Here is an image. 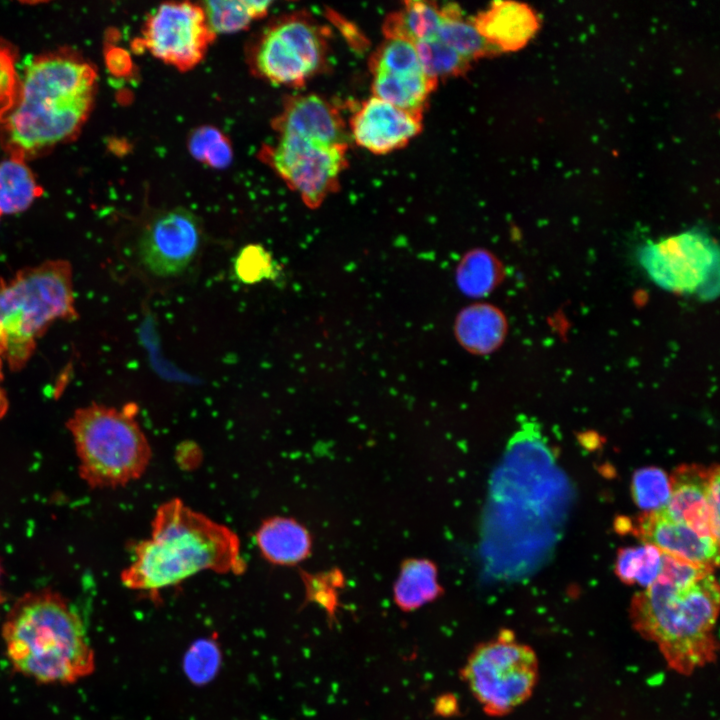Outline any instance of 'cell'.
<instances>
[{
  "label": "cell",
  "mask_w": 720,
  "mask_h": 720,
  "mask_svg": "<svg viewBox=\"0 0 720 720\" xmlns=\"http://www.w3.org/2000/svg\"><path fill=\"white\" fill-rule=\"evenodd\" d=\"M245 569L238 536L174 498L158 508L151 537L136 545L121 581L133 590L157 592L204 570L241 574Z\"/></svg>",
  "instance_id": "cell-1"
},
{
  "label": "cell",
  "mask_w": 720,
  "mask_h": 720,
  "mask_svg": "<svg viewBox=\"0 0 720 720\" xmlns=\"http://www.w3.org/2000/svg\"><path fill=\"white\" fill-rule=\"evenodd\" d=\"M95 89L96 71L79 56L61 51L35 58L4 120L12 157L23 159L74 136L87 119Z\"/></svg>",
  "instance_id": "cell-2"
},
{
  "label": "cell",
  "mask_w": 720,
  "mask_h": 720,
  "mask_svg": "<svg viewBox=\"0 0 720 720\" xmlns=\"http://www.w3.org/2000/svg\"><path fill=\"white\" fill-rule=\"evenodd\" d=\"M1 635L12 667L39 683L72 684L94 670V652L80 615L50 588L18 598L5 617Z\"/></svg>",
  "instance_id": "cell-3"
},
{
  "label": "cell",
  "mask_w": 720,
  "mask_h": 720,
  "mask_svg": "<svg viewBox=\"0 0 720 720\" xmlns=\"http://www.w3.org/2000/svg\"><path fill=\"white\" fill-rule=\"evenodd\" d=\"M719 592L713 573L688 584L656 580L633 596L632 625L673 670L688 675L716 658Z\"/></svg>",
  "instance_id": "cell-4"
},
{
  "label": "cell",
  "mask_w": 720,
  "mask_h": 720,
  "mask_svg": "<svg viewBox=\"0 0 720 720\" xmlns=\"http://www.w3.org/2000/svg\"><path fill=\"white\" fill-rule=\"evenodd\" d=\"M77 317L73 272L63 259L0 277V351L10 370L31 359L38 340L57 321Z\"/></svg>",
  "instance_id": "cell-5"
},
{
  "label": "cell",
  "mask_w": 720,
  "mask_h": 720,
  "mask_svg": "<svg viewBox=\"0 0 720 720\" xmlns=\"http://www.w3.org/2000/svg\"><path fill=\"white\" fill-rule=\"evenodd\" d=\"M136 412L132 403L122 408L92 403L67 420L80 478L90 488L125 486L146 471L152 452Z\"/></svg>",
  "instance_id": "cell-6"
},
{
  "label": "cell",
  "mask_w": 720,
  "mask_h": 720,
  "mask_svg": "<svg viewBox=\"0 0 720 720\" xmlns=\"http://www.w3.org/2000/svg\"><path fill=\"white\" fill-rule=\"evenodd\" d=\"M461 675L485 713L504 716L531 696L537 682V657L532 648L504 630L473 648Z\"/></svg>",
  "instance_id": "cell-7"
},
{
  "label": "cell",
  "mask_w": 720,
  "mask_h": 720,
  "mask_svg": "<svg viewBox=\"0 0 720 720\" xmlns=\"http://www.w3.org/2000/svg\"><path fill=\"white\" fill-rule=\"evenodd\" d=\"M326 57L322 27L304 13H295L263 31L252 49L251 63L265 80L298 87L320 72Z\"/></svg>",
  "instance_id": "cell-8"
},
{
  "label": "cell",
  "mask_w": 720,
  "mask_h": 720,
  "mask_svg": "<svg viewBox=\"0 0 720 720\" xmlns=\"http://www.w3.org/2000/svg\"><path fill=\"white\" fill-rule=\"evenodd\" d=\"M638 257L648 277L662 289L703 297L718 291L719 250L702 230L649 241L640 248Z\"/></svg>",
  "instance_id": "cell-9"
},
{
  "label": "cell",
  "mask_w": 720,
  "mask_h": 720,
  "mask_svg": "<svg viewBox=\"0 0 720 720\" xmlns=\"http://www.w3.org/2000/svg\"><path fill=\"white\" fill-rule=\"evenodd\" d=\"M347 149L279 136L275 144L263 146L260 158L314 209L336 191L347 166Z\"/></svg>",
  "instance_id": "cell-10"
},
{
  "label": "cell",
  "mask_w": 720,
  "mask_h": 720,
  "mask_svg": "<svg viewBox=\"0 0 720 720\" xmlns=\"http://www.w3.org/2000/svg\"><path fill=\"white\" fill-rule=\"evenodd\" d=\"M215 36L202 6L166 2L148 16L139 42L165 64L188 71L203 60Z\"/></svg>",
  "instance_id": "cell-11"
},
{
  "label": "cell",
  "mask_w": 720,
  "mask_h": 720,
  "mask_svg": "<svg viewBox=\"0 0 720 720\" xmlns=\"http://www.w3.org/2000/svg\"><path fill=\"white\" fill-rule=\"evenodd\" d=\"M202 242L200 219L187 209L173 208L159 212L146 223L137 240L136 255L152 276L176 278L195 261Z\"/></svg>",
  "instance_id": "cell-12"
},
{
  "label": "cell",
  "mask_w": 720,
  "mask_h": 720,
  "mask_svg": "<svg viewBox=\"0 0 720 720\" xmlns=\"http://www.w3.org/2000/svg\"><path fill=\"white\" fill-rule=\"evenodd\" d=\"M645 544L692 564L714 571L719 562V543L703 537L684 523L669 518L661 509L619 521Z\"/></svg>",
  "instance_id": "cell-13"
},
{
  "label": "cell",
  "mask_w": 720,
  "mask_h": 720,
  "mask_svg": "<svg viewBox=\"0 0 720 720\" xmlns=\"http://www.w3.org/2000/svg\"><path fill=\"white\" fill-rule=\"evenodd\" d=\"M422 118L372 96L352 116L351 137L374 154H387L403 148L421 132Z\"/></svg>",
  "instance_id": "cell-14"
},
{
  "label": "cell",
  "mask_w": 720,
  "mask_h": 720,
  "mask_svg": "<svg viewBox=\"0 0 720 720\" xmlns=\"http://www.w3.org/2000/svg\"><path fill=\"white\" fill-rule=\"evenodd\" d=\"M277 136L303 138L326 146L348 147L349 136L341 113L334 104L316 94L286 98L272 121Z\"/></svg>",
  "instance_id": "cell-15"
},
{
  "label": "cell",
  "mask_w": 720,
  "mask_h": 720,
  "mask_svg": "<svg viewBox=\"0 0 720 720\" xmlns=\"http://www.w3.org/2000/svg\"><path fill=\"white\" fill-rule=\"evenodd\" d=\"M717 465H682L671 477V493L661 510L672 520L692 528L699 535L719 543V522L712 516L708 488Z\"/></svg>",
  "instance_id": "cell-16"
},
{
  "label": "cell",
  "mask_w": 720,
  "mask_h": 720,
  "mask_svg": "<svg viewBox=\"0 0 720 720\" xmlns=\"http://www.w3.org/2000/svg\"><path fill=\"white\" fill-rule=\"evenodd\" d=\"M470 19L496 53L523 48L539 28L536 12L515 1H494Z\"/></svg>",
  "instance_id": "cell-17"
},
{
  "label": "cell",
  "mask_w": 720,
  "mask_h": 720,
  "mask_svg": "<svg viewBox=\"0 0 720 720\" xmlns=\"http://www.w3.org/2000/svg\"><path fill=\"white\" fill-rule=\"evenodd\" d=\"M256 542L267 561L283 566L300 563L310 555L312 548L308 530L286 517L265 520L256 532Z\"/></svg>",
  "instance_id": "cell-18"
},
{
  "label": "cell",
  "mask_w": 720,
  "mask_h": 720,
  "mask_svg": "<svg viewBox=\"0 0 720 720\" xmlns=\"http://www.w3.org/2000/svg\"><path fill=\"white\" fill-rule=\"evenodd\" d=\"M456 337L474 354H488L497 349L507 332L503 313L491 304L476 303L462 310L456 319Z\"/></svg>",
  "instance_id": "cell-19"
},
{
  "label": "cell",
  "mask_w": 720,
  "mask_h": 720,
  "mask_svg": "<svg viewBox=\"0 0 720 720\" xmlns=\"http://www.w3.org/2000/svg\"><path fill=\"white\" fill-rule=\"evenodd\" d=\"M373 96L407 112L423 116L425 106L438 81L423 69L372 73Z\"/></svg>",
  "instance_id": "cell-20"
},
{
  "label": "cell",
  "mask_w": 720,
  "mask_h": 720,
  "mask_svg": "<svg viewBox=\"0 0 720 720\" xmlns=\"http://www.w3.org/2000/svg\"><path fill=\"white\" fill-rule=\"evenodd\" d=\"M443 589L434 562L424 558L405 560L393 586V600L404 612H412L437 600Z\"/></svg>",
  "instance_id": "cell-21"
},
{
  "label": "cell",
  "mask_w": 720,
  "mask_h": 720,
  "mask_svg": "<svg viewBox=\"0 0 720 720\" xmlns=\"http://www.w3.org/2000/svg\"><path fill=\"white\" fill-rule=\"evenodd\" d=\"M441 22L442 10L436 3L409 0L385 18L383 34L385 39H400L415 44L436 38Z\"/></svg>",
  "instance_id": "cell-22"
},
{
  "label": "cell",
  "mask_w": 720,
  "mask_h": 720,
  "mask_svg": "<svg viewBox=\"0 0 720 720\" xmlns=\"http://www.w3.org/2000/svg\"><path fill=\"white\" fill-rule=\"evenodd\" d=\"M41 194L23 159L11 157L0 162V216L25 211Z\"/></svg>",
  "instance_id": "cell-23"
},
{
  "label": "cell",
  "mask_w": 720,
  "mask_h": 720,
  "mask_svg": "<svg viewBox=\"0 0 720 720\" xmlns=\"http://www.w3.org/2000/svg\"><path fill=\"white\" fill-rule=\"evenodd\" d=\"M442 22L437 38L470 62L497 54L476 30L471 19H465L456 4L441 7Z\"/></svg>",
  "instance_id": "cell-24"
},
{
  "label": "cell",
  "mask_w": 720,
  "mask_h": 720,
  "mask_svg": "<svg viewBox=\"0 0 720 720\" xmlns=\"http://www.w3.org/2000/svg\"><path fill=\"white\" fill-rule=\"evenodd\" d=\"M270 1L215 0L204 2L206 20L211 31L233 33L246 29L253 20L264 17Z\"/></svg>",
  "instance_id": "cell-25"
},
{
  "label": "cell",
  "mask_w": 720,
  "mask_h": 720,
  "mask_svg": "<svg viewBox=\"0 0 720 720\" xmlns=\"http://www.w3.org/2000/svg\"><path fill=\"white\" fill-rule=\"evenodd\" d=\"M501 274V265L494 255L484 249H475L462 258L457 267L456 280L466 295L481 297L496 287Z\"/></svg>",
  "instance_id": "cell-26"
},
{
  "label": "cell",
  "mask_w": 720,
  "mask_h": 720,
  "mask_svg": "<svg viewBox=\"0 0 720 720\" xmlns=\"http://www.w3.org/2000/svg\"><path fill=\"white\" fill-rule=\"evenodd\" d=\"M662 567V552L653 545L622 548L618 551L615 572L625 584L647 588L655 582Z\"/></svg>",
  "instance_id": "cell-27"
},
{
  "label": "cell",
  "mask_w": 720,
  "mask_h": 720,
  "mask_svg": "<svg viewBox=\"0 0 720 720\" xmlns=\"http://www.w3.org/2000/svg\"><path fill=\"white\" fill-rule=\"evenodd\" d=\"M414 45L424 73L437 81L440 78L463 75L471 67L472 62L437 37Z\"/></svg>",
  "instance_id": "cell-28"
},
{
  "label": "cell",
  "mask_w": 720,
  "mask_h": 720,
  "mask_svg": "<svg viewBox=\"0 0 720 720\" xmlns=\"http://www.w3.org/2000/svg\"><path fill=\"white\" fill-rule=\"evenodd\" d=\"M631 488L634 502L645 512L665 507L671 493L669 477L657 467L637 470L633 475Z\"/></svg>",
  "instance_id": "cell-29"
},
{
  "label": "cell",
  "mask_w": 720,
  "mask_h": 720,
  "mask_svg": "<svg viewBox=\"0 0 720 720\" xmlns=\"http://www.w3.org/2000/svg\"><path fill=\"white\" fill-rule=\"evenodd\" d=\"M188 149L196 160L212 168L227 167L233 155L230 140L212 126H201L193 130L188 139Z\"/></svg>",
  "instance_id": "cell-30"
},
{
  "label": "cell",
  "mask_w": 720,
  "mask_h": 720,
  "mask_svg": "<svg viewBox=\"0 0 720 720\" xmlns=\"http://www.w3.org/2000/svg\"><path fill=\"white\" fill-rule=\"evenodd\" d=\"M371 73L422 69L415 45L400 39H385L369 60Z\"/></svg>",
  "instance_id": "cell-31"
},
{
  "label": "cell",
  "mask_w": 720,
  "mask_h": 720,
  "mask_svg": "<svg viewBox=\"0 0 720 720\" xmlns=\"http://www.w3.org/2000/svg\"><path fill=\"white\" fill-rule=\"evenodd\" d=\"M234 270L239 280L246 284L272 279L277 273L271 254L258 244H250L239 252Z\"/></svg>",
  "instance_id": "cell-32"
},
{
  "label": "cell",
  "mask_w": 720,
  "mask_h": 720,
  "mask_svg": "<svg viewBox=\"0 0 720 720\" xmlns=\"http://www.w3.org/2000/svg\"><path fill=\"white\" fill-rule=\"evenodd\" d=\"M219 665V653L210 641H199L189 650L185 659V671L194 682L210 680Z\"/></svg>",
  "instance_id": "cell-33"
},
{
  "label": "cell",
  "mask_w": 720,
  "mask_h": 720,
  "mask_svg": "<svg viewBox=\"0 0 720 720\" xmlns=\"http://www.w3.org/2000/svg\"><path fill=\"white\" fill-rule=\"evenodd\" d=\"M15 55L8 45L0 43V122L14 108L20 91L15 70Z\"/></svg>",
  "instance_id": "cell-34"
},
{
  "label": "cell",
  "mask_w": 720,
  "mask_h": 720,
  "mask_svg": "<svg viewBox=\"0 0 720 720\" xmlns=\"http://www.w3.org/2000/svg\"><path fill=\"white\" fill-rule=\"evenodd\" d=\"M3 364L4 359L3 355L0 351V419L6 416L8 410H9V400L7 397V393L3 387Z\"/></svg>",
  "instance_id": "cell-35"
},
{
  "label": "cell",
  "mask_w": 720,
  "mask_h": 720,
  "mask_svg": "<svg viewBox=\"0 0 720 720\" xmlns=\"http://www.w3.org/2000/svg\"><path fill=\"white\" fill-rule=\"evenodd\" d=\"M3 577H4V569L2 565V561L0 560V606L6 601V595L3 589Z\"/></svg>",
  "instance_id": "cell-36"
}]
</instances>
